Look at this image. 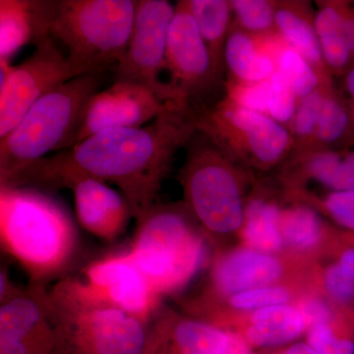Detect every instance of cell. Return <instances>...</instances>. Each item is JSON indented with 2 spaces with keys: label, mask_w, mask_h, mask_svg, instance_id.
<instances>
[{
  "label": "cell",
  "mask_w": 354,
  "mask_h": 354,
  "mask_svg": "<svg viewBox=\"0 0 354 354\" xmlns=\"http://www.w3.org/2000/svg\"><path fill=\"white\" fill-rule=\"evenodd\" d=\"M102 73L76 77L44 95L12 131L0 138V184L48 153L73 148L84 109L99 92Z\"/></svg>",
  "instance_id": "obj_4"
},
{
  "label": "cell",
  "mask_w": 354,
  "mask_h": 354,
  "mask_svg": "<svg viewBox=\"0 0 354 354\" xmlns=\"http://www.w3.org/2000/svg\"><path fill=\"white\" fill-rule=\"evenodd\" d=\"M59 327L57 354H143L148 324L113 307L48 290Z\"/></svg>",
  "instance_id": "obj_8"
},
{
  "label": "cell",
  "mask_w": 354,
  "mask_h": 354,
  "mask_svg": "<svg viewBox=\"0 0 354 354\" xmlns=\"http://www.w3.org/2000/svg\"><path fill=\"white\" fill-rule=\"evenodd\" d=\"M234 24L253 36H263L276 31L274 0H230Z\"/></svg>",
  "instance_id": "obj_26"
},
{
  "label": "cell",
  "mask_w": 354,
  "mask_h": 354,
  "mask_svg": "<svg viewBox=\"0 0 354 354\" xmlns=\"http://www.w3.org/2000/svg\"><path fill=\"white\" fill-rule=\"evenodd\" d=\"M288 299L286 290L279 288H255L237 293L230 299L235 308L251 309L274 306L285 304Z\"/></svg>",
  "instance_id": "obj_32"
},
{
  "label": "cell",
  "mask_w": 354,
  "mask_h": 354,
  "mask_svg": "<svg viewBox=\"0 0 354 354\" xmlns=\"http://www.w3.org/2000/svg\"><path fill=\"white\" fill-rule=\"evenodd\" d=\"M228 339L225 333L198 321L171 324L160 309L143 354H223Z\"/></svg>",
  "instance_id": "obj_17"
},
{
  "label": "cell",
  "mask_w": 354,
  "mask_h": 354,
  "mask_svg": "<svg viewBox=\"0 0 354 354\" xmlns=\"http://www.w3.org/2000/svg\"><path fill=\"white\" fill-rule=\"evenodd\" d=\"M327 86L317 88L311 94L302 97L298 102L297 111L288 127V130L295 141L290 155L300 152L313 136L319 116H320L325 88Z\"/></svg>",
  "instance_id": "obj_28"
},
{
  "label": "cell",
  "mask_w": 354,
  "mask_h": 354,
  "mask_svg": "<svg viewBox=\"0 0 354 354\" xmlns=\"http://www.w3.org/2000/svg\"><path fill=\"white\" fill-rule=\"evenodd\" d=\"M309 342L320 354H354V342L335 337L329 324L311 328Z\"/></svg>",
  "instance_id": "obj_33"
},
{
  "label": "cell",
  "mask_w": 354,
  "mask_h": 354,
  "mask_svg": "<svg viewBox=\"0 0 354 354\" xmlns=\"http://www.w3.org/2000/svg\"><path fill=\"white\" fill-rule=\"evenodd\" d=\"M344 15L335 7L324 6L317 11L315 29L326 66L332 76H344L353 58L342 34Z\"/></svg>",
  "instance_id": "obj_23"
},
{
  "label": "cell",
  "mask_w": 354,
  "mask_h": 354,
  "mask_svg": "<svg viewBox=\"0 0 354 354\" xmlns=\"http://www.w3.org/2000/svg\"><path fill=\"white\" fill-rule=\"evenodd\" d=\"M330 188L335 191L354 190V152L342 151Z\"/></svg>",
  "instance_id": "obj_36"
},
{
  "label": "cell",
  "mask_w": 354,
  "mask_h": 354,
  "mask_svg": "<svg viewBox=\"0 0 354 354\" xmlns=\"http://www.w3.org/2000/svg\"><path fill=\"white\" fill-rule=\"evenodd\" d=\"M339 267L346 276L354 281V249L344 251L339 261Z\"/></svg>",
  "instance_id": "obj_40"
},
{
  "label": "cell",
  "mask_w": 354,
  "mask_h": 354,
  "mask_svg": "<svg viewBox=\"0 0 354 354\" xmlns=\"http://www.w3.org/2000/svg\"><path fill=\"white\" fill-rule=\"evenodd\" d=\"M225 97L242 108L267 115L269 106V79L261 82L244 83L227 79L225 82Z\"/></svg>",
  "instance_id": "obj_31"
},
{
  "label": "cell",
  "mask_w": 354,
  "mask_h": 354,
  "mask_svg": "<svg viewBox=\"0 0 354 354\" xmlns=\"http://www.w3.org/2000/svg\"><path fill=\"white\" fill-rule=\"evenodd\" d=\"M186 149L181 181L191 209L211 232H234L245 214L234 160L199 131Z\"/></svg>",
  "instance_id": "obj_6"
},
{
  "label": "cell",
  "mask_w": 354,
  "mask_h": 354,
  "mask_svg": "<svg viewBox=\"0 0 354 354\" xmlns=\"http://www.w3.org/2000/svg\"><path fill=\"white\" fill-rule=\"evenodd\" d=\"M174 12L176 6L167 0L136 1L131 37L114 73L115 81L139 84L150 88L160 101L178 106L171 84L160 79L165 70L167 39Z\"/></svg>",
  "instance_id": "obj_11"
},
{
  "label": "cell",
  "mask_w": 354,
  "mask_h": 354,
  "mask_svg": "<svg viewBox=\"0 0 354 354\" xmlns=\"http://www.w3.org/2000/svg\"><path fill=\"white\" fill-rule=\"evenodd\" d=\"M269 93L267 115L288 129L299 99L278 70L269 78Z\"/></svg>",
  "instance_id": "obj_30"
},
{
  "label": "cell",
  "mask_w": 354,
  "mask_h": 354,
  "mask_svg": "<svg viewBox=\"0 0 354 354\" xmlns=\"http://www.w3.org/2000/svg\"><path fill=\"white\" fill-rule=\"evenodd\" d=\"M223 354H250V353H249L245 342L242 341L241 337L230 335L227 349Z\"/></svg>",
  "instance_id": "obj_39"
},
{
  "label": "cell",
  "mask_w": 354,
  "mask_h": 354,
  "mask_svg": "<svg viewBox=\"0 0 354 354\" xmlns=\"http://www.w3.org/2000/svg\"><path fill=\"white\" fill-rule=\"evenodd\" d=\"M34 53L8 73L1 74L0 138L6 136L44 95L81 76L50 37L35 41Z\"/></svg>",
  "instance_id": "obj_12"
},
{
  "label": "cell",
  "mask_w": 354,
  "mask_h": 354,
  "mask_svg": "<svg viewBox=\"0 0 354 354\" xmlns=\"http://www.w3.org/2000/svg\"><path fill=\"white\" fill-rule=\"evenodd\" d=\"M342 34L348 44L354 62V3L348 1L342 21Z\"/></svg>",
  "instance_id": "obj_38"
},
{
  "label": "cell",
  "mask_w": 354,
  "mask_h": 354,
  "mask_svg": "<svg viewBox=\"0 0 354 354\" xmlns=\"http://www.w3.org/2000/svg\"><path fill=\"white\" fill-rule=\"evenodd\" d=\"M196 132L190 114L174 104L146 127L97 133L41 158L2 186L58 189L66 177L83 174L118 186L138 223L157 205L174 156Z\"/></svg>",
  "instance_id": "obj_1"
},
{
  "label": "cell",
  "mask_w": 354,
  "mask_h": 354,
  "mask_svg": "<svg viewBox=\"0 0 354 354\" xmlns=\"http://www.w3.org/2000/svg\"><path fill=\"white\" fill-rule=\"evenodd\" d=\"M35 38L50 37L66 48L80 75L120 64L134 24L133 0H32Z\"/></svg>",
  "instance_id": "obj_2"
},
{
  "label": "cell",
  "mask_w": 354,
  "mask_h": 354,
  "mask_svg": "<svg viewBox=\"0 0 354 354\" xmlns=\"http://www.w3.org/2000/svg\"><path fill=\"white\" fill-rule=\"evenodd\" d=\"M302 318L305 325L313 328L315 326L329 324L330 311L329 307L319 300H309L301 306Z\"/></svg>",
  "instance_id": "obj_37"
},
{
  "label": "cell",
  "mask_w": 354,
  "mask_h": 354,
  "mask_svg": "<svg viewBox=\"0 0 354 354\" xmlns=\"http://www.w3.org/2000/svg\"><path fill=\"white\" fill-rule=\"evenodd\" d=\"M324 207L337 223L354 230V190L335 191L326 198Z\"/></svg>",
  "instance_id": "obj_34"
},
{
  "label": "cell",
  "mask_w": 354,
  "mask_h": 354,
  "mask_svg": "<svg viewBox=\"0 0 354 354\" xmlns=\"http://www.w3.org/2000/svg\"><path fill=\"white\" fill-rule=\"evenodd\" d=\"M326 285L330 295L339 301L351 302L354 299V281L344 274L339 265L328 270Z\"/></svg>",
  "instance_id": "obj_35"
},
{
  "label": "cell",
  "mask_w": 354,
  "mask_h": 354,
  "mask_svg": "<svg viewBox=\"0 0 354 354\" xmlns=\"http://www.w3.org/2000/svg\"><path fill=\"white\" fill-rule=\"evenodd\" d=\"M73 192L77 220L88 234L104 241H114L133 218L127 199L108 184L93 177L75 174L58 186Z\"/></svg>",
  "instance_id": "obj_15"
},
{
  "label": "cell",
  "mask_w": 354,
  "mask_h": 354,
  "mask_svg": "<svg viewBox=\"0 0 354 354\" xmlns=\"http://www.w3.org/2000/svg\"><path fill=\"white\" fill-rule=\"evenodd\" d=\"M281 234L298 248L313 246L320 239L321 221L312 209L295 208L283 212Z\"/></svg>",
  "instance_id": "obj_29"
},
{
  "label": "cell",
  "mask_w": 354,
  "mask_h": 354,
  "mask_svg": "<svg viewBox=\"0 0 354 354\" xmlns=\"http://www.w3.org/2000/svg\"><path fill=\"white\" fill-rule=\"evenodd\" d=\"M165 70L177 97L178 106L187 113L215 104L221 86L211 55L196 22L186 6L178 1L167 39Z\"/></svg>",
  "instance_id": "obj_10"
},
{
  "label": "cell",
  "mask_w": 354,
  "mask_h": 354,
  "mask_svg": "<svg viewBox=\"0 0 354 354\" xmlns=\"http://www.w3.org/2000/svg\"><path fill=\"white\" fill-rule=\"evenodd\" d=\"M277 70L299 100L323 86L316 70L290 46H286L279 53Z\"/></svg>",
  "instance_id": "obj_27"
},
{
  "label": "cell",
  "mask_w": 354,
  "mask_h": 354,
  "mask_svg": "<svg viewBox=\"0 0 354 354\" xmlns=\"http://www.w3.org/2000/svg\"><path fill=\"white\" fill-rule=\"evenodd\" d=\"M344 88L348 95V101L354 100V62L344 76Z\"/></svg>",
  "instance_id": "obj_41"
},
{
  "label": "cell",
  "mask_w": 354,
  "mask_h": 354,
  "mask_svg": "<svg viewBox=\"0 0 354 354\" xmlns=\"http://www.w3.org/2000/svg\"><path fill=\"white\" fill-rule=\"evenodd\" d=\"M171 106L174 104L160 101L150 88L139 84L115 81L111 87L99 91L88 100L73 147L106 130L143 127Z\"/></svg>",
  "instance_id": "obj_14"
},
{
  "label": "cell",
  "mask_w": 354,
  "mask_h": 354,
  "mask_svg": "<svg viewBox=\"0 0 354 354\" xmlns=\"http://www.w3.org/2000/svg\"><path fill=\"white\" fill-rule=\"evenodd\" d=\"M185 3L208 48L216 78L225 84V48L234 20L232 4L228 0H185Z\"/></svg>",
  "instance_id": "obj_20"
},
{
  "label": "cell",
  "mask_w": 354,
  "mask_h": 354,
  "mask_svg": "<svg viewBox=\"0 0 354 354\" xmlns=\"http://www.w3.org/2000/svg\"><path fill=\"white\" fill-rule=\"evenodd\" d=\"M279 274L281 266L276 260L264 254L242 250L223 258L216 266L214 279L221 292L237 295L272 283Z\"/></svg>",
  "instance_id": "obj_19"
},
{
  "label": "cell",
  "mask_w": 354,
  "mask_h": 354,
  "mask_svg": "<svg viewBox=\"0 0 354 354\" xmlns=\"http://www.w3.org/2000/svg\"><path fill=\"white\" fill-rule=\"evenodd\" d=\"M0 304V354H57L58 319L44 286L19 288Z\"/></svg>",
  "instance_id": "obj_13"
},
{
  "label": "cell",
  "mask_w": 354,
  "mask_h": 354,
  "mask_svg": "<svg viewBox=\"0 0 354 354\" xmlns=\"http://www.w3.org/2000/svg\"><path fill=\"white\" fill-rule=\"evenodd\" d=\"M35 18L31 0L0 1V60H7L34 41Z\"/></svg>",
  "instance_id": "obj_24"
},
{
  "label": "cell",
  "mask_w": 354,
  "mask_h": 354,
  "mask_svg": "<svg viewBox=\"0 0 354 354\" xmlns=\"http://www.w3.org/2000/svg\"><path fill=\"white\" fill-rule=\"evenodd\" d=\"M349 102V115H351V122H349L348 136L346 138V143L342 147V151H348L349 148L354 146V100L348 101Z\"/></svg>",
  "instance_id": "obj_42"
},
{
  "label": "cell",
  "mask_w": 354,
  "mask_h": 354,
  "mask_svg": "<svg viewBox=\"0 0 354 354\" xmlns=\"http://www.w3.org/2000/svg\"><path fill=\"white\" fill-rule=\"evenodd\" d=\"M127 251L160 297L187 283L204 257L202 241L184 216L158 204L137 223Z\"/></svg>",
  "instance_id": "obj_5"
},
{
  "label": "cell",
  "mask_w": 354,
  "mask_h": 354,
  "mask_svg": "<svg viewBox=\"0 0 354 354\" xmlns=\"http://www.w3.org/2000/svg\"><path fill=\"white\" fill-rule=\"evenodd\" d=\"M190 115L197 131L234 162L272 167L290 155L295 145L288 128L266 114L242 108L225 95Z\"/></svg>",
  "instance_id": "obj_7"
},
{
  "label": "cell",
  "mask_w": 354,
  "mask_h": 354,
  "mask_svg": "<svg viewBox=\"0 0 354 354\" xmlns=\"http://www.w3.org/2000/svg\"><path fill=\"white\" fill-rule=\"evenodd\" d=\"M0 237L2 250L22 266L32 285L44 286L66 270L78 245L66 212L29 187H1Z\"/></svg>",
  "instance_id": "obj_3"
},
{
  "label": "cell",
  "mask_w": 354,
  "mask_h": 354,
  "mask_svg": "<svg viewBox=\"0 0 354 354\" xmlns=\"http://www.w3.org/2000/svg\"><path fill=\"white\" fill-rule=\"evenodd\" d=\"M304 326L300 312L286 305H274L254 314L247 337L257 346H274L295 339Z\"/></svg>",
  "instance_id": "obj_22"
},
{
  "label": "cell",
  "mask_w": 354,
  "mask_h": 354,
  "mask_svg": "<svg viewBox=\"0 0 354 354\" xmlns=\"http://www.w3.org/2000/svg\"><path fill=\"white\" fill-rule=\"evenodd\" d=\"M285 41L278 32L253 36L234 24L225 48L228 79L244 83L267 80L277 70V58Z\"/></svg>",
  "instance_id": "obj_16"
},
{
  "label": "cell",
  "mask_w": 354,
  "mask_h": 354,
  "mask_svg": "<svg viewBox=\"0 0 354 354\" xmlns=\"http://www.w3.org/2000/svg\"><path fill=\"white\" fill-rule=\"evenodd\" d=\"M285 354H320L317 353L315 349L307 344H299L288 349Z\"/></svg>",
  "instance_id": "obj_43"
},
{
  "label": "cell",
  "mask_w": 354,
  "mask_h": 354,
  "mask_svg": "<svg viewBox=\"0 0 354 354\" xmlns=\"http://www.w3.org/2000/svg\"><path fill=\"white\" fill-rule=\"evenodd\" d=\"M349 122V102L344 99L334 84L327 86L313 136L300 152L291 153V156L334 150L333 147L335 145L342 148L348 136Z\"/></svg>",
  "instance_id": "obj_21"
},
{
  "label": "cell",
  "mask_w": 354,
  "mask_h": 354,
  "mask_svg": "<svg viewBox=\"0 0 354 354\" xmlns=\"http://www.w3.org/2000/svg\"><path fill=\"white\" fill-rule=\"evenodd\" d=\"M55 286L81 301L120 309L147 324L160 307V295L127 250L93 261L78 274L65 277Z\"/></svg>",
  "instance_id": "obj_9"
},
{
  "label": "cell",
  "mask_w": 354,
  "mask_h": 354,
  "mask_svg": "<svg viewBox=\"0 0 354 354\" xmlns=\"http://www.w3.org/2000/svg\"><path fill=\"white\" fill-rule=\"evenodd\" d=\"M276 31L316 70L323 86L333 83L326 66L315 29V13L308 1H278Z\"/></svg>",
  "instance_id": "obj_18"
},
{
  "label": "cell",
  "mask_w": 354,
  "mask_h": 354,
  "mask_svg": "<svg viewBox=\"0 0 354 354\" xmlns=\"http://www.w3.org/2000/svg\"><path fill=\"white\" fill-rule=\"evenodd\" d=\"M281 213L274 205L255 200L244 214V236L255 248L263 251L278 250L281 245Z\"/></svg>",
  "instance_id": "obj_25"
}]
</instances>
